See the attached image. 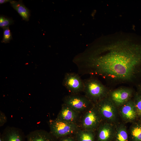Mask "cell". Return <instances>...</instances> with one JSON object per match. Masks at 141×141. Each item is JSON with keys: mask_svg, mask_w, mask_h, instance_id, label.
I'll return each mask as SVG.
<instances>
[{"mask_svg": "<svg viewBox=\"0 0 141 141\" xmlns=\"http://www.w3.org/2000/svg\"><path fill=\"white\" fill-rule=\"evenodd\" d=\"M7 118L4 113L0 111V126H3L7 121Z\"/></svg>", "mask_w": 141, "mask_h": 141, "instance_id": "cell-21", "label": "cell"}, {"mask_svg": "<svg viewBox=\"0 0 141 141\" xmlns=\"http://www.w3.org/2000/svg\"><path fill=\"white\" fill-rule=\"evenodd\" d=\"M139 89L140 93V94H141V83L139 85Z\"/></svg>", "mask_w": 141, "mask_h": 141, "instance_id": "cell-25", "label": "cell"}, {"mask_svg": "<svg viewBox=\"0 0 141 141\" xmlns=\"http://www.w3.org/2000/svg\"><path fill=\"white\" fill-rule=\"evenodd\" d=\"M120 115L125 121L132 122L138 117L133 100L131 99L120 107Z\"/></svg>", "mask_w": 141, "mask_h": 141, "instance_id": "cell-12", "label": "cell"}, {"mask_svg": "<svg viewBox=\"0 0 141 141\" xmlns=\"http://www.w3.org/2000/svg\"><path fill=\"white\" fill-rule=\"evenodd\" d=\"M26 141H57L49 132L42 130L33 131L26 136Z\"/></svg>", "mask_w": 141, "mask_h": 141, "instance_id": "cell-13", "label": "cell"}, {"mask_svg": "<svg viewBox=\"0 0 141 141\" xmlns=\"http://www.w3.org/2000/svg\"><path fill=\"white\" fill-rule=\"evenodd\" d=\"M115 35L92 45L79 56L81 74L102 78L109 85L132 84L141 77V40Z\"/></svg>", "mask_w": 141, "mask_h": 141, "instance_id": "cell-1", "label": "cell"}, {"mask_svg": "<svg viewBox=\"0 0 141 141\" xmlns=\"http://www.w3.org/2000/svg\"><path fill=\"white\" fill-rule=\"evenodd\" d=\"M57 141H76L74 137L71 135L66 136L57 140Z\"/></svg>", "mask_w": 141, "mask_h": 141, "instance_id": "cell-22", "label": "cell"}, {"mask_svg": "<svg viewBox=\"0 0 141 141\" xmlns=\"http://www.w3.org/2000/svg\"><path fill=\"white\" fill-rule=\"evenodd\" d=\"M48 123L50 133L57 140L74 134L79 128L77 124L67 122L56 118L50 120Z\"/></svg>", "mask_w": 141, "mask_h": 141, "instance_id": "cell-3", "label": "cell"}, {"mask_svg": "<svg viewBox=\"0 0 141 141\" xmlns=\"http://www.w3.org/2000/svg\"><path fill=\"white\" fill-rule=\"evenodd\" d=\"M11 1L10 0H0V4H1L4 3L8 2H10Z\"/></svg>", "mask_w": 141, "mask_h": 141, "instance_id": "cell-23", "label": "cell"}, {"mask_svg": "<svg viewBox=\"0 0 141 141\" xmlns=\"http://www.w3.org/2000/svg\"><path fill=\"white\" fill-rule=\"evenodd\" d=\"M63 85L71 94H78L83 91V80L78 74L75 73H66L63 80Z\"/></svg>", "mask_w": 141, "mask_h": 141, "instance_id": "cell-8", "label": "cell"}, {"mask_svg": "<svg viewBox=\"0 0 141 141\" xmlns=\"http://www.w3.org/2000/svg\"><path fill=\"white\" fill-rule=\"evenodd\" d=\"M102 120L96 107L93 104L84 112L80 121L81 129L94 131L97 129Z\"/></svg>", "mask_w": 141, "mask_h": 141, "instance_id": "cell-4", "label": "cell"}, {"mask_svg": "<svg viewBox=\"0 0 141 141\" xmlns=\"http://www.w3.org/2000/svg\"><path fill=\"white\" fill-rule=\"evenodd\" d=\"M80 113L63 103L56 118L67 122L77 124Z\"/></svg>", "mask_w": 141, "mask_h": 141, "instance_id": "cell-9", "label": "cell"}, {"mask_svg": "<svg viewBox=\"0 0 141 141\" xmlns=\"http://www.w3.org/2000/svg\"><path fill=\"white\" fill-rule=\"evenodd\" d=\"M114 138L115 141H128L127 129L124 125L121 124L116 127Z\"/></svg>", "mask_w": 141, "mask_h": 141, "instance_id": "cell-16", "label": "cell"}, {"mask_svg": "<svg viewBox=\"0 0 141 141\" xmlns=\"http://www.w3.org/2000/svg\"><path fill=\"white\" fill-rule=\"evenodd\" d=\"M0 141H4L2 134L1 133L0 134Z\"/></svg>", "mask_w": 141, "mask_h": 141, "instance_id": "cell-24", "label": "cell"}, {"mask_svg": "<svg viewBox=\"0 0 141 141\" xmlns=\"http://www.w3.org/2000/svg\"><path fill=\"white\" fill-rule=\"evenodd\" d=\"M133 100L138 116L141 117V94L136 93Z\"/></svg>", "mask_w": 141, "mask_h": 141, "instance_id": "cell-18", "label": "cell"}, {"mask_svg": "<svg viewBox=\"0 0 141 141\" xmlns=\"http://www.w3.org/2000/svg\"><path fill=\"white\" fill-rule=\"evenodd\" d=\"M83 81L85 96L93 104L108 96L110 90L97 77L90 75Z\"/></svg>", "mask_w": 141, "mask_h": 141, "instance_id": "cell-2", "label": "cell"}, {"mask_svg": "<svg viewBox=\"0 0 141 141\" xmlns=\"http://www.w3.org/2000/svg\"><path fill=\"white\" fill-rule=\"evenodd\" d=\"M2 134L4 141H26V136L18 128L7 126Z\"/></svg>", "mask_w": 141, "mask_h": 141, "instance_id": "cell-11", "label": "cell"}, {"mask_svg": "<svg viewBox=\"0 0 141 141\" xmlns=\"http://www.w3.org/2000/svg\"><path fill=\"white\" fill-rule=\"evenodd\" d=\"M3 37L1 42L2 43H7L10 42L12 39V33L9 27L3 28Z\"/></svg>", "mask_w": 141, "mask_h": 141, "instance_id": "cell-20", "label": "cell"}, {"mask_svg": "<svg viewBox=\"0 0 141 141\" xmlns=\"http://www.w3.org/2000/svg\"><path fill=\"white\" fill-rule=\"evenodd\" d=\"M64 103L79 113L85 112L93 104L85 95L71 94L65 97Z\"/></svg>", "mask_w": 141, "mask_h": 141, "instance_id": "cell-6", "label": "cell"}, {"mask_svg": "<svg viewBox=\"0 0 141 141\" xmlns=\"http://www.w3.org/2000/svg\"><path fill=\"white\" fill-rule=\"evenodd\" d=\"M11 6L22 17L23 20L28 21L30 16L29 10L25 5L22 1H17L11 0L10 2Z\"/></svg>", "mask_w": 141, "mask_h": 141, "instance_id": "cell-14", "label": "cell"}, {"mask_svg": "<svg viewBox=\"0 0 141 141\" xmlns=\"http://www.w3.org/2000/svg\"><path fill=\"white\" fill-rule=\"evenodd\" d=\"M95 104L102 119L111 123L116 121L117 116V107L108 96Z\"/></svg>", "mask_w": 141, "mask_h": 141, "instance_id": "cell-5", "label": "cell"}, {"mask_svg": "<svg viewBox=\"0 0 141 141\" xmlns=\"http://www.w3.org/2000/svg\"><path fill=\"white\" fill-rule=\"evenodd\" d=\"M14 22L13 20L5 16L1 15L0 16V27L3 28L9 27Z\"/></svg>", "mask_w": 141, "mask_h": 141, "instance_id": "cell-19", "label": "cell"}, {"mask_svg": "<svg viewBox=\"0 0 141 141\" xmlns=\"http://www.w3.org/2000/svg\"><path fill=\"white\" fill-rule=\"evenodd\" d=\"M94 131L79 128L74 134L76 141H95Z\"/></svg>", "mask_w": 141, "mask_h": 141, "instance_id": "cell-15", "label": "cell"}, {"mask_svg": "<svg viewBox=\"0 0 141 141\" xmlns=\"http://www.w3.org/2000/svg\"><path fill=\"white\" fill-rule=\"evenodd\" d=\"M97 129V141H111L114 138L115 128L111 123H101Z\"/></svg>", "mask_w": 141, "mask_h": 141, "instance_id": "cell-10", "label": "cell"}, {"mask_svg": "<svg viewBox=\"0 0 141 141\" xmlns=\"http://www.w3.org/2000/svg\"><path fill=\"white\" fill-rule=\"evenodd\" d=\"M133 92L131 88L120 87L110 90L108 96L116 107H120L131 99Z\"/></svg>", "mask_w": 141, "mask_h": 141, "instance_id": "cell-7", "label": "cell"}, {"mask_svg": "<svg viewBox=\"0 0 141 141\" xmlns=\"http://www.w3.org/2000/svg\"><path fill=\"white\" fill-rule=\"evenodd\" d=\"M130 133L132 141H141V122L133 124L131 128Z\"/></svg>", "mask_w": 141, "mask_h": 141, "instance_id": "cell-17", "label": "cell"}]
</instances>
